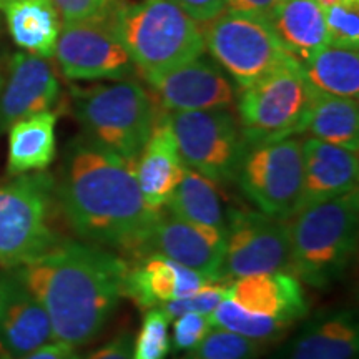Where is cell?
Returning a JSON list of instances; mask_svg holds the SVG:
<instances>
[{"label": "cell", "instance_id": "obj_26", "mask_svg": "<svg viewBox=\"0 0 359 359\" xmlns=\"http://www.w3.org/2000/svg\"><path fill=\"white\" fill-rule=\"evenodd\" d=\"M165 210L187 222L226 233L228 212H224L218 185L190 167H187Z\"/></svg>", "mask_w": 359, "mask_h": 359}, {"label": "cell", "instance_id": "obj_17", "mask_svg": "<svg viewBox=\"0 0 359 359\" xmlns=\"http://www.w3.org/2000/svg\"><path fill=\"white\" fill-rule=\"evenodd\" d=\"M125 296L140 309L158 308L161 304L193 294L213 283L201 273L160 255L127 259Z\"/></svg>", "mask_w": 359, "mask_h": 359}, {"label": "cell", "instance_id": "obj_6", "mask_svg": "<svg viewBox=\"0 0 359 359\" xmlns=\"http://www.w3.org/2000/svg\"><path fill=\"white\" fill-rule=\"evenodd\" d=\"M72 95L85 138L125 158H137L158 115L145 87L133 80H116L74 88Z\"/></svg>", "mask_w": 359, "mask_h": 359}, {"label": "cell", "instance_id": "obj_27", "mask_svg": "<svg viewBox=\"0 0 359 359\" xmlns=\"http://www.w3.org/2000/svg\"><path fill=\"white\" fill-rule=\"evenodd\" d=\"M304 79L313 88L330 95L353 98L359 95V55L353 48L326 45L302 64Z\"/></svg>", "mask_w": 359, "mask_h": 359}, {"label": "cell", "instance_id": "obj_10", "mask_svg": "<svg viewBox=\"0 0 359 359\" xmlns=\"http://www.w3.org/2000/svg\"><path fill=\"white\" fill-rule=\"evenodd\" d=\"M178 151L187 167L217 185L236 180L245 154L240 123L231 110L167 111Z\"/></svg>", "mask_w": 359, "mask_h": 359}, {"label": "cell", "instance_id": "obj_18", "mask_svg": "<svg viewBox=\"0 0 359 359\" xmlns=\"http://www.w3.org/2000/svg\"><path fill=\"white\" fill-rule=\"evenodd\" d=\"M187 163L178 151L167 111L156 115L150 137L135 158V177L143 200L155 212L167 206Z\"/></svg>", "mask_w": 359, "mask_h": 359}, {"label": "cell", "instance_id": "obj_29", "mask_svg": "<svg viewBox=\"0 0 359 359\" xmlns=\"http://www.w3.org/2000/svg\"><path fill=\"white\" fill-rule=\"evenodd\" d=\"M266 344L224 330H213L180 359H257Z\"/></svg>", "mask_w": 359, "mask_h": 359}, {"label": "cell", "instance_id": "obj_35", "mask_svg": "<svg viewBox=\"0 0 359 359\" xmlns=\"http://www.w3.org/2000/svg\"><path fill=\"white\" fill-rule=\"evenodd\" d=\"M133 336L130 331H122L110 339L109 343L102 344L100 348L82 359H132Z\"/></svg>", "mask_w": 359, "mask_h": 359}, {"label": "cell", "instance_id": "obj_36", "mask_svg": "<svg viewBox=\"0 0 359 359\" xmlns=\"http://www.w3.org/2000/svg\"><path fill=\"white\" fill-rule=\"evenodd\" d=\"M193 20L208 22L226 8V0H175Z\"/></svg>", "mask_w": 359, "mask_h": 359}, {"label": "cell", "instance_id": "obj_11", "mask_svg": "<svg viewBox=\"0 0 359 359\" xmlns=\"http://www.w3.org/2000/svg\"><path fill=\"white\" fill-rule=\"evenodd\" d=\"M290 241L285 219L268 217L257 210H228L223 281L290 271Z\"/></svg>", "mask_w": 359, "mask_h": 359}, {"label": "cell", "instance_id": "obj_5", "mask_svg": "<svg viewBox=\"0 0 359 359\" xmlns=\"http://www.w3.org/2000/svg\"><path fill=\"white\" fill-rule=\"evenodd\" d=\"M57 212L55 177L47 170L0 180V269L19 268L64 240Z\"/></svg>", "mask_w": 359, "mask_h": 359}, {"label": "cell", "instance_id": "obj_14", "mask_svg": "<svg viewBox=\"0 0 359 359\" xmlns=\"http://www.w3.org/2000/svg\"><path fill=\"white\" fill-rule=\"evenodd\" d=\"M143 79L163 111L230 110L236 102L231 80L201 57L170 70L143 75Z\"/></svg>", "mask_w": 359, "mask_h": 359}, {"label": "cell", "instance_id": "obj_34", "mask_svg": "<svg viewBox=\"0 0 359 359\" xmlns=\"http://www.w3.org/2000/svg\"><path fill=\"white\" fill-rule=\"evenodd\" d=\"M123 0H52L62 24L110 15Z\"/></svg>", "mask_w": 359, "mask_h": 359}, {"label": "cell", "instance_id": "obj_21", "mask_svg": "<svg viewBox=\"0 0 359 359\" xmlns=\"http://www.w3.org/2000/svg\"><path fill=\"white\" fill-rule=\"evenodd\" d=\"M359 325L351 309L320 314L308 321L278 359H356Z\"/></svg>", "mask_w": 359, "mask_h": 359}, {"label": "cell", "instance_id": "obj_33", "mask_svg": "<svg viewBox=\"0 0 359 359\" xmlns=\"http://www.w3.org/2000/svg\"><path fill=\"white\" fill-rule=\"evenodd\" d=\"M212 331L210 318L200 313H187L173 320L172 349L175 353H188L198 346L200 341Z\"/></svg>", "mask_w": 359, "mask_h": 359}, {"label": "cell", "instance_id": "obj_9", "mask_svg": "<svg viewBox=\"0 0 359 359\" xmlns=\"http://www.w3.org/2000/svg\"><path fill=\"white\" fill-rule=\"evenodd\" d=\"M235 182L258 212L278 219L291 217L302 200L303 142L290 137L246 147Z\"/></svg>", "mask_w": 359, "mask_h": 359}, {"label": "cell", "instance_id": "obj_22", "mask_svg": "<svg viewBox=\"0 0 359 359\" xmlns=\"http://www.w3.org/2000/svg\"><path fill=\"white\" fill-rule=\"evenodd\" d=\"M8 34L24 52L52 58L62 19L52 0H0Z\"/></svg>", "mask_w": 359, "mask_h": 359}, {"label": "cell", "instance_id": "obj_13", "mask_svg": "<svg viewBox=\"0 0 359 359\" xmlns=\"http://www.w3.org/2000/svg\"><path fill=\"white\" fill-rule=\"evenodd\" d=\"M224 245H226L224 231L206 224L187 222L163 208L151 224L140 253L135 258L145 255H160L183 266L195 269L210 280L223 281Z\"/></svg>", "mask_w": 359, "mask_h": 359}, {"label": "cell", "instance_id": "obj_24", "mask_svg": "<svg viewBox=\"0 0 359 359\" xmlns=\"http://www.w3.org/2000/svg\"><path fill=\"white\" fill-rule=\"evenodd\" d=\"M269 24L283 47L299 64L330 45L325 13L314 0H280Z\"/></svg>", "mask_w": 359, "mask_h": 359}, {"label": "cell", "instance_id": "obj_20", "mask_svg": "<svg viewBox=\"0 0 359 359\" xmlns=\"http://www.w3.org/2000/svg\"><path fill=\"white\" fill-rule=\"evenodd\" d=\"M358 151L313 137L303 142V190L299 206L331 200L351 191L358 188Z\"/></svg>", "mask_w": 359, "mask_h": 359}, {"label": "cell", "instance_id": "obj_39", "mask_svg": "<svg viewBox=\"0 0 359 359\" xmlns=\"http://www.w3.org/2000/svg\"><path fill=\"white\" fill-rule=\"evenodd\" d=\"M314 2L321 7V11L331 6H338V4H354V6H359V0H314Z\"/></svg>", "mask_w": 359, "mask_h": 359}, {"label": "cell", "instance_id": "obj_1", "mask_svg": "<svg viewBox=\"0 0 359 359\" xmlns=\"http://www.w3.org/2000/svg\"><path fill=\"white\" fill-rule=\"evenodd\" d=\"M58 212L85 243L135 258L158 213L143 200L135 158L77 138L55 178Z\"/></svg>", "mask_w": 359, "mask_h": 359}, {"label": "cell", "instance_id": "obj_7", "mask_svg": "<svg viewBox=\"0 0 359 359\" xmlns=\"http://www.w3.org/2000/svg\"><path fill=\"white\" fill-rule=\"evenodd\" d=\"M311 85L298 60L280 67L250 87L238 100L245 147L296 137L306 130Z\"/></svg>", "mask_w": 359, "mask_h": 359}, {"label": "cell", "instance_id": "obj_28", "mask_svg": "<svg viewBox=\"0 0 359 359\" xmlns=\"http://www.w3.org/2000/svg\"><path fill=\"white\" fill-rule=\"evenodd\" d=\"M208 318L213 330L230 331V333L245 336V338L258 341L266 346L285 338L290 327L293 326L291 323L275 320V318L264 316V314L251 313L236 304L228 296L213 309V313Z\"/></svg>", "mask_w": 359, "mask_h": 359}, {"label": "cell", "instance_id": "obj_32", "mask_svg": "<svg viewBox=\"0 0 359 359\" xmlns=\"http://www.w3.org/2000/svg\"><path fill=\"white\" fill-rule=\"evenodd\" d=\"M228 285L230 283L226 281H213L196 291V293L173 299V302L161 304L158 308L167 314L170 321H173L175 318L187 313H200L210 316L213 313V309L228 296Z\"/></svg>", "mask_w": 359, "mask_h": 359}, {"label": "cell", "instance_id": "obj_38", "mask_svg": "<svg viewBox=\"0 0 359 359\" xmlns=\"http://www.w3.org/2000/svg\"><path fill=\"white\" fill-rule=\"evenodd\" d=\"M20 359H82L77 348H72L65 343H58V341H52V343L45 344L37 351L27 354V356Z\"/></svg>", "mask_w": 359, "mask_h": 359}, {"label": "cell", "instance_id": "obj_19", "mask_svg": "<svg viewBox=\"0 0 359 359\" xmlns=\"http://www.w3.org/2000/svg\"><path fill=\"white\" fill-rule=\"evenodd\" d=\"M228 298L251 313L294 325L309 311L303 283L293 273L275 271L238 278L228 285Z\"/></svg>", "mask_w": 359, "mask_h": 359}, {"label": "cell", "instance_id": "obj_4", "mask_svg": "<svg viewBox=\"0 0 359 359\" xmlns=\"http://www.w3.org/2000/svg\"><path fill=\"white\" fill-rule=\"evenodd\" d=\"M110 20L143 75L170 70L205 53L203 30L175 0H123Z\"/></svg>", "mask_w": 359, "mask_h": 359}, {"label": "cell", "instance_id": "obj_8", "mask_svg": "<svg viewBox=\"0 0 359 359\" xmlns=\"http://www.w3.org/2000/svg\"><path fill=\"white\" fill-rule=\"evenodd\" d=\"M205 24L201 29L205 47L240 88L250 87L296 60L263 17L224 8Z\"/></svg>", "mask_w": 359, "mask_h": 359}, {"label": "cell", "instance_id": "obj_15", "mask_svg": "<svg viewBox=\"0 0 359 359\" xmlns=\"http://www.w3.org/2000/svg\"><path fill=\"white\" fill-rule=\"evenodd\" d=\"M58 100L60 80L50 58L13 53L0 87V133L27 116L50 111Z\"/></svg>", "mask_w": 359, "mask_h": 359}, {"label": "cell", "instance_id": "obj_30", "mask_svg": "<svg viewBox=\"0 0 359 359\" xmlns=\"http://www.w3.org/2000/svg\"><path fill=\"white\" fill-rule=\"evenodd\" d=\"M170 318L160 308L147 309L137 339H133L132 359H167L172 351Z\"/></svg>", "mask_w": 359, "mask_h": 359}, {"label": "cell", "instance_id": "obj_25", "mask_svg": "<svg viewBox=\"0 0 359 359\" xmlns=\"http://www.w3.org/2000/svg\"><path fill=\"white\" fill-rule=\"evenodd\" d=\"M318 140L349 150L359 148L358 100L330 95L311 87L306 130Z\"/></svg>", "mask_w": 359, "mask_h": 359}, {"label": "cell", "instance_id": "obj_16", "mask_svg": "<svg viewBox=\"0 0 359 359\" xmlns=\"http://www.w3.org/2000/svg\"><path fill=\"white\" fill-rule=\"evenodd\" d=\"M48 314L12 269H4L0 299V359H20L52 343Z\"/></svg>", "mask_w": 359, "mask_h": 359}, {"label": "cell", "instance_id": "obj_41", "mask_svg": "<svg viewBox=\"0 0 359 359\" xmlns=\"http://www.w3.org/2000/svg\"><path fill=\"white\" fill-rule=\"evenodd\" d=\"M2 290H4V269H0V299H2Z\"/></svg>", "mask_w": 359, "mask_h": 359}, {"label": "cell", "instance_id": "obj_37", "mask_svg": "<svg viewBox=\"0 0 359 359\" xmlns=\"http://www.w3.org/2000/svg\"><path fill=\"white\" fill-rule=\"evenodd\" d=\"M278 2L280 0H226V8L233 12L248 13V15L263 17V19L269 20Z\"/></svg>", "mask_w": 359, "mask_h": 359}, {"label": "cell", "instance_id": "obj_23", "mask_svg": "<svg viewBox=\"0 0 359 359\" xmlns=\"http://www.w3.org/2000/svg\"><path fill=\"white\" fill-rule=\"evenodd\" d=\"M55 111L27 116L12 125L8 132L7 175L45 172L57 156Z\"/></svg>", "mask_w": 359, "mask_h": 359}, {"label": "cell", "instance_id": "obj_3", "mask_svg": "<svg viewBox=\"0 0 359 359\" xmlns=\"http://www.w3.org/2000/svg\"><path fill=\"white\" fill-rule=\"evenodd\" d=\"M358 188L331 200L299 206L285 219L290 271L313 288L338 281L358 248Z\"/></svg>", "mask_w": 359, "mask_h": 359}, {"label": "cell", "instance_id": "obj_31", "mask_svg": "<svg viewBox=\"0 0 359 359\" xmlns=\"http://www.w3.org/2000/svg\"><path fill=\"white\" fill-rule=\"evenodd\" d=\"M359 6L354 4H338L323 11L326 22L327 42L334 47L353 48L359 45Z\"/></svg>", "mask_w": 359, "mask_h": 359}, {"label": "cell", "instance_id": "obj_2", "mask_svg": "<svg viewBox=\"0 0 359 359\" xmlns=\"http://www.w3.org/2000/svg\"><path fill=\"white\" fill-rule=\"evenodd\" d=\"M127 266L114 251L60 240L12 271L48 314L53 341L79 349L97 339L125 296Z\"/></svg>", "mask_w": 359, "mask_h": 359}, {"label": "cell", "instance_id": "obj_40", "mask_svg": "<svg viewBox=\"0 0 359 359\" xmlns=\"http://www.w3.org/2000/svg\"><path fill=\"white\" fill-rule=\"evenodd\" d=\"M4 77H6V67H4V64H2V60H0V87H2Z\"/></svg>", "mask_w": 359, "mask_h": 359}, {"label": "cell", "instance_id": "obj_12", "mask_svg": "<svg viewBox=\"0 0 359 359\" xmlns=\"http://www.w3.org/2000/svg\"><path fill=\"white\" fill-rule=\"evenodd\" d=\"M53 57L69 80H123L135 69L110 15L62 24Z\"/></svg>", "mask_w": 359, "mask_h": 359}]
</instances>
